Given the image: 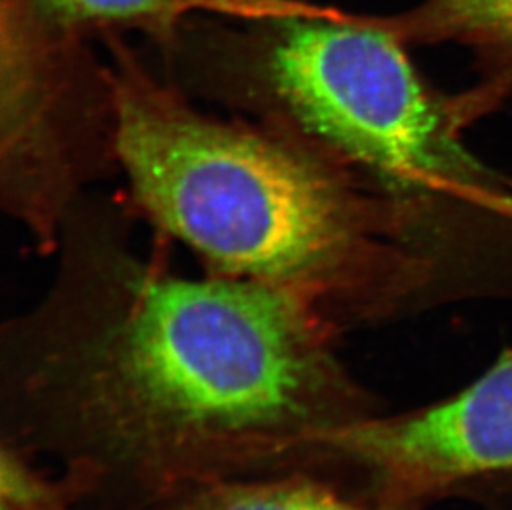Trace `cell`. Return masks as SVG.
Listing matches in <instances>:
<instances>
[{
	"mask_svg": "<svg viewBox=\"0 0 512 510\" xmlns=\"http://www.w3.org/2000/svg\"><path fill=\"white\" fill-rule=\"evenodd\" d=\"M382 24L405 45H463L476 58L478 82L453 95L464 128L512 97V0H425Z\"/></svg>",
	"mask_w": 512,
	"mask_h": 510,
	"instance_id": "8992f818",
	"label": "cell"
},
{
	"mask_svg": "<svg viewBox=\"0 0 512 510\" xmlns=\"http://www.w3.org/2000/svg\"><path fill=\"white\" fill-rule=\"evenodd\" d=\"M484 211L489 214H498V216L512 221V184H509L508 188H504L503 191L494 193L484 206Z\"/></svg>",
	"mask_w": 512,
	"mask_h": 510,
	"instance_id": "30bf717a",
	"label": "cell"
},
{
	"mask_svg": "<svg viewBox=\"0 0 512 510\" xmlns=\"http://www.w3.org/2000/svg\"><path fill=\"white\" fill-rule=\"evenodd\" d=\"M0 72L2 204L55 251L82 188L118 168L110 65L25 0H4Z\"/></svg>",
	"mask_w": 512,
	"mask_h": 510,
	"instance_id": "277c9868",
	"label": "cell"
},
{
	"mask_svg": "<svg viewBox=\"0 0 512 510\" xmlns=\"http://www.w3.org/2000/svg\"><path fill=\"white\" fill-rule=\"evenodd\" d=\"M385 502L378 509L348 501L324 482L300 474H262L219 482L160 510H401Z\"/></svg>",
	"mask_w": 512,
	"mask_h": 510,
	"instance_id": "ba28073f",
	"label": "cell"
},
{
	"mask_svg": "<svg viewBox=\"0 0 512 510\" xmlns=\"http://www.w3.org/2000/svg\"><path fill=\"white\" fill-rule=\"evenodd\" d=\"M45 22L70 34L95 30H141L166 50L173 47L193 15H224L236 20L292 15H332L334 7L305 0H25Z\"/></svg>",
	"mask_w": 512,
	"mask_h": 510,
	"instance_id": "52a82bcc",
	"label": "cell"
},
{
	"mask_svg": "<svg viewBox=\"0 0 512 510\" xmlns=\"http://www.w3.org/2000/svg\"><path fill=\"white\" fill-rule=\"evenodd\" d=\"M78 203L49 292L5 323L4 448L62 467L68 496L155 506L281 472L362 418L337 328L289 295L188 277Z\"/></svg>",
	"mask_w": 512,
	"mask_h": 510,
	"instance_id": "6da1fadb",
	"label": "cell"
},
{
	"mask_svg": "<svg viewBox=\"0 0 512 510\" xmlns=\"http://www.w3.org/2000/svg\"><path fill=\"white\" fill-rule=\"evenodd\" d=\"M110 42L118 168L209 274L289 295L337 330L408 307L438 279L446 203L209 115Z\"/></svg>",
	"mask_w": 512,
	"mask_h": 510,
	"instance_id": "7a4b0ae2",
	"label": "cell"
},
{
	"mask_svg": "<svg viewBox=\"0 0 512 510\" xmlns=\"http://www.w3.org/2000/svg\"><path fill=\"white\" fill-rule=\"evenodd\" d=\"M2 462V510H78L57 481L40 477L29 462Z\"/></svg>",
	"mask_w": 512,
	"mask_h": 510,
	"instance_id": "9c48e42d",
	"label": "cell"
},
{
	"mask_svg": "<svg viewBox=\"0 0 512 510\" xmlns=\"http://www.w3.org/2000/svg\"><path fill=\"white\" fill-rule=\"evenodd\" d=\"M320 456L365 466L380 479L383 501L410 504L486 472L512 469V348L466 390L440 405L393 418L342 424Z\"/></svg>",
	"mask_w": 512,
	"mask_h": 510,
	"instance_id": "5b68a950",
	"label": "cell"
},
{
	"mask_svg": "<svg viewBox=\"0 0 512 510\" xmlns=\"http://www.w3.org/2000/svg\"><path fill=\"white\" fill-rule=\"evenodd\" d=\"M378 15L237 20L186 39L184 80L254 123L390 188L483 211L506 188L464 148L453 97L423 80Z\"/></svg>",
	"mask_w": 512,
	"mask_h": 510,
	"instance_id": "3957f363",
	"label": "cell"
}]
</instances>
